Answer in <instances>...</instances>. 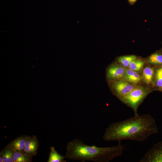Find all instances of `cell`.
I'll return each instance as SVG.
<instances>
[{
    "label": "cell",
    "mask_w": 162,
    "mask_h": 162,
    "mask_svg": "<svg viewBox=\"0 0 162 162\" xmlns=\"http://www.w3.org/2000/svg\"><path fill=\"white\" fill-rule=\"evenodd\" d=\"M158 132L155 120L151 115L138 114L111 123L106 129L103 138L107 141L129 140L141 142Z\"/></svg>",
    "instance_id": "obj_1"
},
{
    "label": "cell",
    "mask_w": 162,
    "mask_h": 162,
    "mask_svg": "<svg viewBox=\"0 0 162 162\" xmlns=\"http://www.w3.org/2000/svg\"><path fill=\"white\" fill-rule=\"evenodd\" d=\"M124 149L121 141L116 146L101 147L88 145L81 140L76 139L67 144L65 156L69 160L82 162H109L122 155Z\"/></svg>",
    "instance_id": "obj_2"
},
{
    "label": "cell",
    "mask_w": 162,
    "mask_h": 162,
    "mask_svg": "<svg viewBox=\"0 0 162 162\" xmlns=\"http://www.w3.org/2000/svg\"><path fill=\"white\" fill-rule=\"evenodd\" d=\"M152 91L147 86L139 85L119 100L132 109L134 115H138L137 109L139 106Z\"/></svg>",
    "instance_id": "obj_3"
},
{
    "label": "cell",
    "mask_w": 162,
    "mask_h": 162,
    "mask_svg": "<svg viewBox=\"0 0 162 162\" xmlns=\"http://www.w3.org/2000/svg\"><path fill=\"white\" fill-rule=\"evenodd\" d=\"M109 85L112 93L119 100L139 86L130 83L123 78L111 82Z\"/></svg>",
    "instance_id": "obj_4"
},
{
    "label": "cell",
    "mask_w": 162,
    "mask_h": 162,
    "mask_svg": "<svg viewBox=\"0 0 162 162\" xmlns=\"http://www.w3.org/2000/svg\"><path fill=\"white\" fill-rule=\"evenodd\" d=\"M140 162H162V141L154 144L140 160Z\"/></svg>",
    "instance_id": "obj_5"
},
{
    "label": "cell",
    "mask_w": 162,
    "mask_h": 162,
    "mask_svg": "<svg viewBox=\"0 0 162 162\" xmlns=\"http://www.w3.org/2000/svg\"><path fill=\"white\" fill-rule=\"evenodd\" d=\"M125 70V68L115 62L109 65L106 69V74L108 84L123 78Z\"/></svg>",
    "instance_id": "obj_6"
},
{
    "label": "cell",
    "mask_w": 162,
    "mask_h": 162,
    "mask_svg": "<svg viewBox=\"0 0 162 162\" xmlns=\"http://www.w3.org/2000/svg\"><path fill=\"white\" fill-rule=\"evenodd\" d=\"M39 145V141L35 135H27L24 152L32 157L35 156L37 153Z\"/></svg>",
    "instance_id": "obj_7"
},
{
    "label": "cell",
    "mask_w": 162,
    "mask_h": 162,
    "mask_svg": "<svg viewBox=\"0 0 162 162\" xmlns=\"http://www.w3.org/2000/svg\"><path fill=\"white\" fill-rule=\"evenodd\" d=\"M154 71L151 65L148 64L144 67L141 74L143 84L149 87L154 83Z\"/></svg>",
    "instance_id": "obj_8"
},
{
    "label": "cell",
    "mask_w": 162,
    "mask_h": 162,
    "mask_svg": "<svg viewBox=\"0 0 162 162\" xmlns=\"http://www.w3.org/2000/svg\"><path fill=\"white\" fill-rule=\"evenodd\" d=\"M123 78L132 84L140 85L143 84L141 75L139 73L129 68H126Z\"/></svg>",
    "instance_id": "obj_9"
},
{
    "label": "cell",
    "mask_w": 162,
    "mask_h": 162,
    "mask_svg": "<svg viewBox=\"0 0 162 162\" xmlns=\"http://www.w3.org/2000/svg\"><path fill=\"white\" fill-rule=\"evenodd\" d=\"M27 135H22L16 137L7 145L15 152H24L25 143Z\"/></svg>",
    "instance_id": "obj_10"
},
{
    "label": "cell",
    "mask_w": 162,
    "mask_h": 162,
    "mask_svg": "<svg viewBox=\"0 0 162 162\" xmlns=\"http://www.w3.org/2000/svg\"><path fill=\"white\" fill-rule=\"evenodd\" d=\"M138 57L134 55L122 56L117 57L115 62L125 68H128L130 63Z\"/></svg>",
    "instance_id": "obj_11"
},
{
    "label": "cell",
    "mask_w": 162,
    "mask_h": 162,
    "mask_svg": "<svg viewBox=\"0 0 162 162\" xmlns=\"http://www.w3.org/2000/svg\"><path fill=\"white\" fill-rule=\"evenodd\" d=\"M65 156L60 154L53 146L50 148V152L47 162H66Z\"/></svg>",
    "instance_id": "obj_12"
},
{
    "label": "cell",
    "mask_w": 162,
    "mask_h": 162,
    "mask_svg": "<svg viewBox=\"0 0 162 162\" xmlns=\"http://www.w3.org/2000/svg\"><path fill=\"white\" fill-rule=\"evenodd\" d=\"M146 63L145 60L138 57L130 63L128 68L139 73L142 70Z\"/></svg>",
    "instance_id": "obj_13"
},
{
    "label": "cell",
    "mask_w": 162,
    "mask_h": 162,
    "mask_svg": "<svg viewBox=\"0 0 162 162\" xmlns=\"http://www.w3.org/2000/svg\"><path fill=\"white\" fill-rule=\"evenodd\" d=\"M15 152L7 145L0 152V155L3 158L4 162H14L13 159Z\"/></svg>",
    "instance_id": "obj_14"
},
{
    "label": "cell",
    "mask_w": 162,
    "mask_h": 162,
    "mask_svg": "<svg viewBox=\"0 0 162 162\" xmlns=\"http://www.w3.org/2000/svg\"><path fill=\"white\" fill-rule=\"evenodd\" d=\"M32 157L24 152H15L13 156L14 162H31Z\"/></svg>",
    "instance_id": "obj_15"
},
{
    "label": "cell",
    "mask_w": 162,
    "mask_h": 162,
    "mask_svg": "<svg viewBox=\"0 0 162 162\" xmlns=\"http://www.w3.org/2000/svg\"><path fill=\"white\" fill-rule=\"evenodd\" d=\"M146 63L150 65H158L162 64V55L158 53H153L145 60Z\"/></svg>",
    "instance_id": "obj_16"
},
{
    "label": "cell",
    "mask_w": 162,
    "mask_h": 162,
    "mask_svg": "<svg viewBox=\"0 0 162 162\" xmlns=\"http://www.w3.org/2000/svg\"><path fill=\"white\" fill-rule=\"evenodd\" d=\"M154 83L158 87L162 86V67L154 71Z\"/></svg>",
    "instance_id": "obj_17"
},
{
    "label": "cell",
    "mask_w": 162,
    "mask_h": 162,
    "mask_svg": "<svg viewBox=\"0 0 162 162\" xmlns=\"http://www.w3.org/2000/svg\"><path fill=\"white\" fill-rule=\"evenodd\" d=\"M137 0H128L129 4L130 5L134 4Z\"/></svg>",
    "instance_id": "obj_18"
},
{
    "label": "cell",
    "mask_w": 162,
    "mask_h": 162,
    "mask_svg": "<svg viewBox=\"0 0 162 162\" xmlns=\"http://www.w3.org/2000/svg\"><path fill=\"white\" fill-rule=\"evenodd\" d=\"M0 162H4L2 157L1 155H0Z\"/></svg>",
    "instance_id": "obj_19"
},
{
    "label": "cell",
    "mask_w": 162,
    "mask_h": 162,
    "mask_svg": "<svg viewBox=\"0 0 162 162\" xmlns=\"http://www.w3.org/2000/svg\"><path fill=\"white\" fill-rule=\"evenodd\" d=\"M162 91V86L160 87Z\"/></svg>",
    "instance_id": "obj_20"
}]
</instances>
